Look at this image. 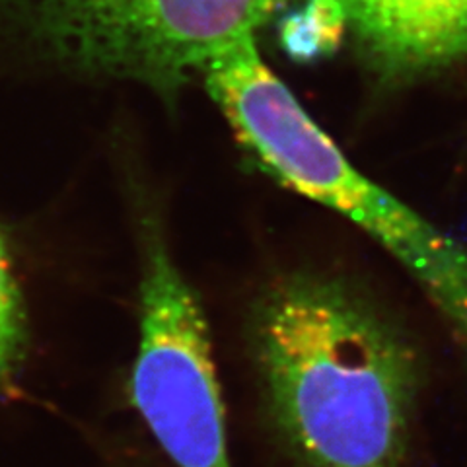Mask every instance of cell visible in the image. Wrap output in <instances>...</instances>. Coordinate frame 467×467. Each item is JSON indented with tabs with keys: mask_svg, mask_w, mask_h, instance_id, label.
Wrapping results in <instances>:
<instances>
[{
	"mask_svg": "<svg viewBox=\"0 0 467 467\" xmlns=\"http://www.w3.org/2000/svg\"><path fill=\"white\" fill-rule=\"evenodd\" d=\"M263 409L295 467H411L419 360L388 314L343 279L292 273L250 321Z\"/></svg>",
	"mask_w": 467,
	"mask_h": 467,
	"instance_id": "1",
	"label": "cell"
},
{
	"mask_svg": "<svg viewBox=\"0 0 467 467\" xmlns=\"http://www.w3.org/2000/svg\"><path fill=\"white\" fill-rule=\"evenodd\" d=\"M202 78L254 162L370 234L411 273L467 347V245L350 164L263 63L255 37L218 55Z\"/></svg>",
	"mask_w": 467,
	"mask_h": 467,
	"instance_id": "2",
	"label": "cell"
},
{
	"mask_svg": "<svg viewBox=\"0 0 467 467\" xmlns=\"http://www.w3.org/2000/svg\"><path fill=\"white\" fill-rule=\"evenodd\" d=\"M290 0H0V16L63 67L173 98Z\"/></svg>",
	"mask_w": 467,
	"mask_h": 467,
	"instance_id": "3",
	"label": "cell"
},
{
	"mask_svg": "<svg viewBox=\"0 0 467 467\" xmlns=\"http://www.w3.org/2000/svg\"><path fill=\"white\" fill-rule=\"evenodd\" d=\"M139 312L130 403L175 467H234L209 326L175 261L142 267Z\"/></svg>",
	"mask_w": 467,
	"mask_h": 467,
	"instance_id": "4",
	"label": "cell"
},
{
	"mask_svg": "<svg viewBox=\"0 0 467 467\" xmlns=\"http://www.w3.org/2000/svg\"><path fill=\"white\" fill-rule=\"evenodd\" d=\"M347 32L389 80L429 75L467 57V0H339Z\"/></svg>",
	"mask_w": 467,
	"mask_h": 467,
	"instance_id": "5",
	"label": "cell"
},
{
	"mask_svg": "<svg viewBox=\"0 0 467 467\" xmlns=\"http://www.w3.org/2000/svg\"><path fill=\"white\" fill-rule=\"evenodd\" d=\"M345 32L339 0H306L283 24V46L295 58H314L337 47Z\"/></svg>",
	"mask_w": 467,
	"mask_h": 467,
	"instance_id": "6",
	"label": "cell"
},
{
	"mask_svg": "<svg viewBox=\"0 0 467 467\" xmlns=\"http://www.w3.org/2000/svg\"><path fill=\"white\" fill-rule=\"evenodd\" d=\"M26 341L22 296L6 245L0 238V388L16 370Z\"/></svg>",
	"mask_w": 467,
	"mask_h": 467,
	"instance_id": "7",
	"label": "cell"
}]
</instances>
